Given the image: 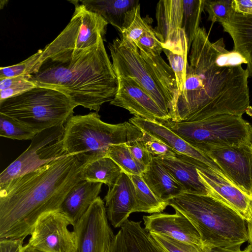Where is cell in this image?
Segmentation results:
<instances>
[{
	"label": "cell",
	"mask_w": 252,
	"mask_h": 252,
	"mask_svg": "<svg viewBox=\"0 0 252 252\" xmlns=\"http://www.w3.org/2000/svg\"><path fill=\"white\" fill-rule=\"evenodd\" d=\"M223 38L211 42L199 28L191 46L183 92L177 97L170 120L180 122L230 114L242 116L251 109L249 73L218 57Z\"/></svg>",
	"instance_id": "obj_1"
},
{
	"label": "cell",
	"mask_w": 252,
	"mask_h": 252,
	"mask_svg": "<svg viewBox=\"0 0 252 252\" xmlns=\"http://www.w3.org/2000/svg\"><path fill=\"white\" fill-rule=\"evenodd\" d=\"M90 162L82 154L68 155L0 185V239L30 235L41 216L59 210Z\"/></svg>",
	"instance_id": "obj_2"
},
{
	"label": "cell",
	"mask_w": 252,
	"mask_h": 252,
	"mask_svg": "<svg viewBox=\"0 0 252 252\" xmlns=\"http://www.w3.org/2000/svg\"><path fill=\"white\" fill-rule=\"evenodd\" d=\"M104 39L94 46L59 53L36 63L26 77L36 86L65 94L77 106L98 112L114 98L118 81Z\"/></svg>",
	"instance_id": "obj_3"
},
{
	"label": "cell",
	"mask_w": 252,
	"mask_h": 252,
	"mask_svg": "<svg viewBox=\"0 0 252 252\" xmlns=\"http://www.w3.org/2000/svg\"><path fill=\"white\" fill-rule=\"evenodd\" d=\"M194 225L203 248L240 249L249 241L247 222L233 210L208 195L185 192L168 201Z\"/></svg>",
	"instance_id": "obj_4"
},
{
	"label": "cell",
	"mask_w": 252,
	"mask_h": 252,
	"mask_svg": "<svg viewBox=\"0 0 252 252\" xmlns=\"http://www.w3.org/2000/svg\"><path fill=\"white\" fill-rule=\"evenodd\" d=\"M77 106L64 94L36 86L0 101V113L15 119L37 133L64 125Z\"/></svg>",
	"instance_id": "obj_5"
},
{
	"label": "cell",
	"mask_w": 252,
	"mask_h": 252,
	"mask_svg": "<svg viewBox=\"0 0 252 252\" xmlns=\"http://www.w3.org/2000/svg\"><path fill=\"white\" fill-rule=\"evenodd\" d=\"M128 125L104 122L96 112L73 115L64 125L63 150L68 155L82 154L91 161L107 157L111 145L126 142Z\"/></svg>",
	"instance_id": "obj_6"
},
{
	"label": "cell",
	"mask_w": 252,
	"mask_h": 252,
	"mask_svg": "<svg viewBox=\"0 0 252 252\" xmlns=\"http://www.w3.org/2000/svg\"><path fill=\"white\" fill-rule=\"evenodd\" d=\"M195 148L234 147L252 143V126L242 116L222 114L199 120L158 122Z\"/></svg>",
	"instance_id": "obj_7"
},
{
	"label": "cell",
	"mask_w": 252,
	"mask_h": 252,
	"mask_svg": "<svg viewBox=\"0 0 252 252\" xmlns=\"http://www.w3.org/2000/svg\"><path fill=\"white\" fill-rule=\"evenodd\" d=\"M108 48L117 77H129L135 81L170 118L172 101L163 86L140 53L136 44L116 37Z\"/></svg>",
	"instance_id": "obj_8"
},
{
	"label": "cell",
	"mask_w": 252,
	"mask_h": 252,
	"mask_svg": "<svg viewBox=\"0 0 252 252\" xmlns=\"http://www.w3.org/2000/svg\"><path fill=\"white\" fill-rule=\"evenodd\" d=\"M70 2L75 5L70 22L52 42L42 49L36 63L65 51L90 48L104 38L108 23L100 15L87 10L78 0Z\"/></svg>",
	"instance_id": "obj_9"
},
{
	"label": "cell",
	"mask_w": 252,
	"mask_h": 252,
	"mask_svg": "<svg viewBox=\"0 0 252 252\" xmlns=\"http://www.w3.org/2000/svg\"><path fill=\"white\" fill-rule=\"evenodd\" d=\"M64 125L37 133L28 148L1 172L0 185L68 155L63 146Z\"/></svg>",
	"instance_id": "obj_10"
},
{
	"label": "cell",
	"mask_w": 252,
	"mask_h": 252,
	"mask_svg": "<svg viewBox=\"0 0 252 252\" xmlns=\"http://www.w3.org/2000/svg\"><path fill=\"white\" fill-rule=\"evenodd\" d=\"M70 220L60 210L46 213L37 220L27 244L41 252H74L76 239Z\"/></svg>",
	"instance_id": "obj_11"
},
{
	"label": "cell",
	"mask_w": 252,
	"mask_h": 252,
	"mask_svg": "<svg viewBox=\"0 0 252 252\" xmlns=\"http://www.w3.org/2000/svg\"><path fill=\"white\" fill-rule=\"evenodd\" d=\"M76 239L74 252H108L114 237L104 201L98 196L73 225Z\"/></svg>",
	"instance_id": "obj_12"
},
{
	"label": "cell",
	"mask_w": 252,
	"mask_h": 252,
	"mask_svg": "<svg viewBox=\"0 0 252 252\" xmlns=\"http://www.w3.org/2000/svg\"><path fill=\"white\" fill-rule=\"evenodd\" d=\"M213 159L233 184L252 197V143L239 146L196 148Z\"/></svg>",
	"instance_id": "obj_13"
},
{
	"label": "cell",
	"mask_w": 252,
	"mask_h": 252,
	"mask_svg": "<svg viewBox=\"0 0 252 252\" xmlns=\"http://www.w3.org/2000/svg\"><path fill=\"white\" fill-rule=\"evenodd\" d=\"M117 92L110 104L128 110L134 117L160 122L170 120L155 100L135 81L117 77Z\"/></svg>",
	"instance_id": "obj_14"
},
{
	"label": "cell",
	"mask_w": 252,
	"mask_h": 252,
	"mask_svg": "<svg viewBox=\"0 0 252 252\" xmlns=\"http://www.w3.org/2000/svg\"><path fill=\"white\" fill-rule=\"evenodd\" d=\"M129 122L141 130L161 140L172 148L177 154L186 156L205 164L218 176L234 185L225 173L209 156L191 146L161 124L134 116L129 120Z\"/></svg>",
	"instance_id": "obj_15"
},
{
	"label": "cell",
	"mask_w": 252,
	"mask_h": 252,
	"mask_svg": "<svg viewBox=\"0 0 252 252\" xmlns=\"http://www.w3.org/2000/svg\"><path fill=\"white\" fill-rule=\"evenodd\" d=\"M200 180L209 196L230 208L247 223L252 220V197L216 174L197 169Z\"/></svg>",
	"instance_id": "obj_16"
},
{
	"label": "cell",
	"mask_w": 252,
	"mask_h": 252,
	"mask_svg": "<svg viewBox=\"0 0 252 252\" xmlns=\"http://www.w3.org/2000/svg\"><path fill=\"white\" fill-rule=\"evenodd\" d=\"M144 227L150 233H160L181 241L203 248L197 230L184 215L175 210L174 214H152L143 217Z\"/></svg>",
	"instance_id": "obj_17"
},
{
	"label": "cell",
	"mask_w": 252,
	"mask_h": 252,
	"mask_svg": "<svg viewBox=\"0 0 252 252\" xmlns=\"http://www.w3.org/2000/svg\"><path fill=\"white\" fill-rule=\"evenodd\" d=\"M108 221L115 228L121 226L134 213V187L128 174L123 172L115 183L108 187L104 197Z\"/></svg>",
	"instance_id": "obj_18"
},
{
	"label": "cell",
	"mask_w": 252,
	"mask_h": 252,
	"mask_svg": "<svg viewBox=\"0 0 252 252\" xmlns=\"http://www.w3.org/2000/svg\"><path fill=\"white\" fill-rule=\"evenodd\" d=\"M156 36L163 48H171L181 41L183 21V0H160L156 6Z\"/></svg>",
	"instance_id": "obj_19"
},
{
	"label": "cell",
	"mask_w": 252,
	"mask_h": 252,
	"mask_svg": "<svg viewBox=\"0 0 252 252\" xmlns=\"http://www.w3.org/2000/svg\"><path fill=\"white\" fill-rule=\"evenodd\" d=\"M127 220L114 235L108 252H168L141 225Z\"/></svg>",
	"instance_id": "obj_20"
},
{
	"label": "cell",
	"mask_w": 252,
	"mask_h": 252,
	"mask_svg": "<svg viewBox=\"0 0 252 252\" xmlns=\"http://www.w3.org/2000/svg\"><path fill=\"white\" fill-rule=\"evenodd\" d=\"M220 24L232 39L233 50L246 60V69L249 77H252V14L238 13L233 10L227 20Z\"/></svg>",
	"instance_id": "obj_21"
},
{
	"label": "cell",
	"mask_w": 252,
	"mask_h": 252,
	"mask_svg": "<svg viewBox=\"0 0 252 252\" xmlns=\"http://www.w3.org/2000/svg\"><path fill=\"white\" fill-rule=\"evenodd\" d=\"M154 158L182 186L185 192L209 196L207 187L200 180L197 167L188 157L177 154L176 158Z\"/></svg>",
	"instance_id": "obj_22"
},
{
	"label": "cell",
	"mask_w": 252,
	"mask_h": 252,
	"mask_svg": "<svg viewBox=\"0 0 252 252\" xmlns=\"http://www.w3.org/2000/svg\"><path fill=\"white\" fill-rule=\"evenodd\" d=\"M102 185L99 182L82 181L69 191L59 210L70 220L73 225L99 196Z\"/></svg>",
	"instance_id": "obj_23"
},
{
	"label": "cell",
	"mask_w": 252,
	"mask_h": 252,
	"mask_svg": "<svg viewBox=\"0 0 252 252\" xmlns=\"http://www.w3.org/2000/svg\"><path fill=\"white\" fill-rule=\"evenodd\" d=\"M141 176L161 201L168 203L170 200L185 192L182 186L154 157Z\"/></svg>",
	"instance_id": "obj_24"
},
{
	"label": "cell",
	"mask_w": 252,
	"mask_h": 252,
	"mask_svg": "<svg viewBox=\"0 0 252 252\" xmlns=\"http://www.w3.org/2000/svg\"><path fill=\"white\" fill-rule=\"evenodd\" d=\"M90 11L100 15L121 32L126 13L140 4L138 0H78Z\"/></svg>",
	"instance_id": "obj_25"
},
{
	"label": "cell",
	"mask_w": 252,
	"mask_h": 252,
	"mask_svg": "<svg viewBox=\"0 0 252 252\" xmlns=\"http://www.w3.org/2000/svg\"><path fill=\"white\" fill-rule=\"evenodd\" d=\"M123 172L111 158L105 157L88 163L83 167L82 181L99 182L108 187L114 185Z\"/></svg>",
	"instance_id": "obj_26"
},
{
	"label": "cell",
	"mask_w": 252,
	"mask_h": 252,
	"mask_svg": "<svg viewBox=\"0 0 252 252\" xmlns=\"http://www.w3.org/2000/svg\"><path fill=\"white\" fill-rule=\"evenodd\" d=\"M134 187V212L161 213L168 203L159 200L143 181L141 175H128Z\"/></svg>",
	"instance_id": "obj_27"
},
{
	"label": "cell",
	"mask_w": 252,
	"mask_h": 252,
	"mask_svg": "<svg viewBox=\"0 0 252 252\" xmlns=\"http://www.w3.org/2000/svg\"><path fill=\"white\" fill-rule=\"evenodd\" d=\"M163 51L174 73L178 95L183 92L184 88L189 52L187 38L183 30L179 44L171 48H163Z\"/></svg>",
	"instance_id": "obj_28"
},
{
	"label": "cell",
	"mask_w": 252,
	"mask_h": 252,
	"mask_svg": "<svg viewBox=\"0 0 252 252\" xmlns=\"http://www.w3.org/2000/svg\"><path fill=\"white\" fill-rule=\"evenodd\" d=\"M204 0H183L182 29L186 34L189 51L198 30Z\"/></svg>",
	"instance_id": "obj_29"
},
{
	"label": "cell",
	"mask_w": 252,
	"mask_h": 252,
	"mask_svg": "<svg viewBox=\"0 0 252 252\" xmlns=\"http://www.w3.org/2000/svg\"><path fill=\"white\" fill-rule=\"evenodd\" d=\"M107 157L111 158L123 172L128 175H141L147 168L135 159L125 143L111 145Z\"/></svg>",
	"instance_id": "obj_30"
},
{
	"label": "cell",
	"mask_w": 252,
	"mask_h": 252,
	"mask_svg": "<svg viewBox=\"0 0 252 252\" xmlns=\"http://www.w3.org/2000/svg\"><path fill=\"white\" fill-rule=\"evenodd\" d=\"M150 26L141 17L140 6L139 4L126 13L120 32L121 38L136 43Z\"/></svg>",
	"instance_id": "obj_31"
},
{
	"label": "cell",
	"mask_w": 252,
	"mask_h": 252,
	"mask_svg": "<svg viewBox=\"0 0 252 252\" xmlns=\"http://www.w3.org/2000/svg\"><path fill=\"white\" fill-rule=\"evenodd\" d=\"M142 135V130L129 122L127 140L125 144L135 159L147 167L152 160L153 156L147 150Z\"/></svg>",
	"instance_id": "obj_32"
},
{
	"label": "cell",
	"mask_w": 252,
	"mask_h": 252,
	"mask_svg": "<svg viewBox=\"0 0 252 252\" xmlns=\"http://www.w3.org/2000/svg\"><path fill=\"white\" fill-rule=\"evenodd\" d=\"M37 133L15 119L0 113V136L13 140H32Z\"/></svg>",
	"instance_id": "obj_33"
},
{
	"label": "cell",
	"mask_w": 252,
	"mask_h": 252,
	"mask_svg": "<svg viewBox=\"0 0 252 252\" xmlns=\"http://www.w3.org/2000/svg\"><path fill=\"white\" fill-rule=\"evenodd\" d=\"M232 0H204V10L208 14V20L213 24H220L228 18L233 11Z\"/></svg>",
	"instance_id": "obj_34"
},
{
	"label": "cell",
	"mask_w": 252,
	"mask_h": 252,
	"mask_svg": "<svg viewBox=\"0 0 252 252\" xmlns=\"http://www.w3.org/2000/svg\"><path fill=\"white\" fill-rule=\"evenodd\" d=\"M150 233L168 252H204L203 248L198 245L177 240L160 233Z\"/></svg>",
	"instance_id": "obj_35"
},
{
	"label": "cell",
	"mask_w": 252,
	"mask_h": 252,
	"mask_svg": "<svg viewBox=\"0 0 252 252\" xmlns=\"http://www.w3.org/2000/svg\"><path fill=\"white\" fill-rule=\"evenodd\" d=\"M42 54V49L30 56L23 62L11 66L1 67L0 79L12 78L28 75Z\"/></svg>",
	"instance_id": "obj_36"
},
{
	"label": "cell",
	"mask_w": 252,
	"mask_h": 252,
	"mask_svg": "<svg viewBox=\"0 0 252 252\" xmlns=\"http://www.w3.org/2000/svg\"><path fill=\"white\" fill-rule=\"evenodd\" d=\"M142 131V138L146 148L153 157L177 158V153L164 142L148 133Z\"/></svg>",
	"instance_id": "obj_37"
},
{
	"label": "cell",
	"mask_w": 252,
	"mask_h": 252,
	"mask_svg": "<svg viewBox=\"0 0 252 252\" xmlns=\"http://www.w3.org/2000/svg\"><path fill=\"white\" fill-rule=\"evenodd\" d=\"M139 50L148 55H160L163 51V46L158 38L154 29L150 26L135 43Z\"/></svg>",
	"instance_id": "obj_38"
},
{
	"label": "cell",
	"mask_w": 252,
	"mask_h": 252,
	"mask_svg": "<svg viewBox=\"0 0 252 252\" xmlns=\"http://www.w3.org/2000/svg\"><path fill=\"white\" fill-rule=\"evenodd\" d=\"M36 86L27 77L23 81L0 91V101L21 94Z\"/></svg>",
	"instance_id": "obj_39"
},
{
	"label": "cell",
	"mask_w": 252,
	"mask_h": 252,
	"mask_svg": "<svg viewBox=\"0 0 252 252\" xmlns=\"http://www.w3.org/2000/svg\"><path fill=\"white\" fill-rule=\"evenodd\" d=\"M24 239H0V252H22Z\"/></svg>",
	"instance_id": "obj_40"
},
{
	"label": "cell",
	"mask_w": 252,
	"mask_h": 252,
	"mask_svg": "<svg viewBox=\"0 0 252 252\" xmlns=\"http://www.w3.org/2000/svg\"><path fill=\"white\" fill-rule=\"evenodd\" d=\"M232 7L237 13L252 14V0H232Z\"/></svg>",
	"instance_id": "obj_41"
},
{
	"label": "cell",
	"mask_w": 252,
	"mask_h": 252,
	"mask_svg": "<svg viewBox=\"0 0 252 252\" xmlns=\"http://www.w3.org/2000/svg\"><path fill=\"white\" fill-rule=\"evenodd\" d=\"M204 252H246L245 249L241 250L240 249H232L223 248H215L211 249L203 248Z\"/></svg>",
	"instance_id": "obj_42"
},
{
	"label": "cell",
	"mask_w": 252,
	"mask_h": 252,
	"mask_svg": "<svg viewBox=\"0 0 252 252\" xmlns=\"http://www.w3.org/2000/svg\"><path fill=\"white\" fill-rule=\"evenodd\" d=\"M247 223L249 236V239L248 242L250 243V244L252 245V220L250 222H248Z\"/></svg>",
	"instance_id": "obj_43"
},
{
	"label": "cell",
	"mask_w": 252,
	"mask_h": 252,
	"mask_svg": "<svg viewBox=\"0 0 252 252\" xmlns=\"http://www.w3.org/2000/svg\"><path fill=\"white\" fill-rule=\"evenodd\" d=\"M22 252H39V251L32 248L31 247L28 246L27 244H26V245L24 246V247L22 249Z\"/></svg>",
	"instance_id": "obj_44"
},
{
	"label": "cell",
	"mask_w": 252,
	"mask_h": 252,
	"mask_svg": "<svg viewBox=\"0 0 252 252\" xmlns=\"http://www.w3.org/2000/svg\"><path fill=\"white\" fill-rule=\"evenodd\" d=\"M246 252H252V245L250 244L246 249Z\"/></svg>",
	"instance_id": "obj_45"
}]
</instances>
